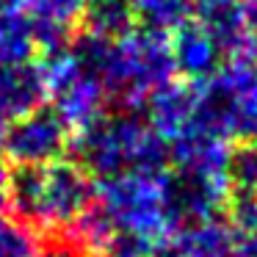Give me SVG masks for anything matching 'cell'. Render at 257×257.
Wrapping results in <instances>:
<instances>
[{
	"instance_id": "e0dca14e",
	"label": "cell",
	"mask_w": 257,
	"mask_h": 257,
	"mask_svg": "<svg viewBox=\"0 0 257 257\" xmlns=\"http://www.w3.org/2000/svg\"><path fill=\"white\" fill-rule=\"evenodd\" d=\"M0 257H42L39 243L25 227L0 218Z\"/></svg>"
},
{
	"instance_id": "7402d4cb",
	"label": "cell",
	"mask_w": 257,
	"mask_h": 257,
	"mask_svg": "<svg viewBox=\"0 0 257 257\" xmlns=\"http://www.w3.org/2000/svg\"><path fill=\"white\" fill-rule=\"evenodd\" d=\"M28 0H0V6H25Z\"/></svg>"
},
{
	"instance_id": "ffe728a7",
	"label": "cell",
	"mask_w": 257,
	"mask_h": 257,
	"mask_svg": "<svg viewBox=\"0 0 257 257\" xmlns=\"http://www.w3.org/2000/svg\"><path fill=\"white\" fill-rule=\"evenodd\" d=\"M150 257H172V249H169V240H166V243H161V246H158V249L152 251Z\"/></svg>"
},
{
	"instance_id": "9a60e30c",
	"label": "cell",
	"mask_w": 257,
	"mask_h": 257,
	"mask_svg": "<svg viewBox=\"0 0 257 257\" xmlns=\"http://www.w3.org/2000/svg\"><path fill=\"white\" fill-rule=\"evenodd\" d=\"M191 3L194 0H130V9L144 28L172 34L191 20Z\"/></svg>"
},
{
	"instance_id": "9c48e42d",
	"label": "cell",
	"mask_w": 257,
	"mask_h": 257,
	"mask_svg": "<svg viewBox=\"0 0 257 257\" xmlns=\"http://www.w3.org/2000/svg\"><path fill=\"white\" fill-rule=\"evenodd\" d=\"M191 20L221 47L224 56L251 53L243 31V9L240 0H194Z\"/></svg>"
},
{
	"instance_id": "4fadbf2b",
	"label": "cell",
	"mask_w": 257,
	"mask_h": 257,
	"mask_svg": "<svg viewBox=\"0 0 257 257\" xmlns=\"http://www.w3.org/2000/svg\"><path fill=\"white\" fill-rule=\"evenodd\" d=\"M36 50L31 14L23 6H0V64L31 61Z\"/></svg>"
},
{
	"instance_id": "7c38bea8",
	"label": "cell",
	"mask_w": 257,
	"mask_h": 257,
	"mask_svg": "<svg viewBox=\"0 0 257 257\" xmlns=\"http://www.w3.org/2000/svg\"><path fill=\"white\" fill-rule=\"evenodd\" d=\"M235 227L218 218H202L177 227L169 238L172 257H232Z\"/></svg>"
},
{
	"instance_id": "5b68a950",
	"label": "cell",
	"mask_w": 257,
	"mask_h": 257,
	"mask_svg": "<svg viewBox=\"0 0 257 257\" xmlns=\"http://www.w3.org/2000/svg\"><path fill=\"white\" fill-rule=\"evenodd\" d=\"M75 150V163L97 177L144 169L161 172L169 163V150L163 139L150 127V122L136 113H102L89 127L78 130V139L69 141Z\"/></svg>"
},
{
	"instance_id": "2e32d148",
	"label": "cell",
	"mask_w": 257,
	"mask_h": 257,
	"mask_svg": "<svg viewBox=\"0 0 257 257\" xmlns=\"http://www.w3.org/2000/svg\"><path fill=\"white\" fill-rule=\"evenodd\" d=\"M229 196L257 199V144H243L229 161Z\"/></svg>"
},
{
	"instance_id": "ac0fdd59",
	"label": "cell",
	"mask_w": 257,
	"mask_h": 257,
	"mask_svg": "<svg viewBox=\"0 0 257 257\" xmlns=\"http://www.w3.org/2000/svg\"><path fill=\"white\" fill-rule=\"evenodd\" d=\"M232 257H257V229H235Z\"/></svg>"
},
{
	"instance_id": "3957f363",
	"label": "cell",
	"mask_w": 257,
	"mask_h": 257,
	"mask_svg": "<svg viewBox=\"0 0 257 257\" xmlns=\"http://www.w3.org/2000/svg\"><path fill=\"white\" fill-rule=\"evenodd\" d=\"M91 210L108 227V232L163 240L172 238L177 229L166 199V169H130L100 177L94 185Z\"/></svg>"
},
{
	"instance_id": "8992f818",
	"label": "cell",
	"mask_w": 257,
	"mask_h": 257,
	"mask_svg": "<svg viewBox=\"0 0 257 257\" xmlns=\"http://www.w3.org/2000/svg\"><path fill=\"white\" fill-rule=\"evenodd\" d=\"M45 78V97H50V108L64 119L69 130H83L105 113L108 94L100 78L78 58V53L67 45L47 50L39 61Z\"/></svg>"
},
{
	"instance_id": "6da1fadb",
	"label": "cell",
	"mask_w": 257,
	"mask_h": 257,
	"mask_svg": "<svg viewBox=\"0 0 257 257\" xmlns=\"http://www.w3.org/2000/svg\"><path fill=\"white\" fill-rule=\"evenodd\" d=\"M78 58L100 78L108 97L130 108H141L152 91L174 80L169 34L152 28H130L116 39H102L94 34H80L69 42Z\"/></svg>"
},
{
	"instance_id": "d6986e66",
	"label": "cell",
	"mask_w": 257,
	"mask_h": 257,
	"mask_svg": "<svg viewBox=\"0 0 257 257\" xmlns=\"http://www.w3.org/2000/svg\"><path fill=\"white\" fill-rule=\"evenodd\" d=\"M240 9H243L246 42H249L251 53H257V0H240Z\"/></svg>"
},
{
	"instance_id": "8fae6325",
	"label": "cell",
	"mask_w": 257,
	"mask_h": 257,
	"mask_svg": "<svg viewBox=\"0 0 257 257\" xmlns=\"http://www.w3.org/2000/svg\"><path fill=\"white\" fill-rule=\"evenodd\" d=\"M169 47H172V58H174V69L180 75L199 83L207 75H213L224 61V53L194 20L183 23L177 31H172L169 36Z\"/></svg>"
},
{
	"instance_id": "30bf717a",
	"label": "cell",
	"mask_w": 257,
	"mask_h": 257,
	"mask_svg": "<svg viewBox=\"0 0 257 257\" xmlns=\"http://www.w3.org/2000/svg\"><path fill=\"white\" fill-rule=\"evenodd\" d=\"M45 100V78L39 61L0 64V119H14L31 113Z\"/></svg>"
},
{
	"instance_id": "7a4b0ae2",
	"label": "cell",
	"mask_w": 257,
	"mask_h": 257,
	"mask_svg": "<svg viewBox=\"0 0 257 257\" xmlns=\"http://www.w3.org/2000/svg\"><path fill=\"white\" fill-rule=\"evenodd\" d=\"M6 205L20 218L45 227L78 224L94 205V183L75 161L14 166L6 172Z\"/></svg>"
},
{
	"instance_id": "52a82bcc",
	"label": "cell",
	"mask_w": 257,
	"mask_h": 257,
	"mask_svg": "<svg viewBox=\"0 0 257 257\" xmlns=\"http://www.w3.org/2000/svg\"><path fill=\"white\" fill-rule=\"evenodd\" d=\"M69 133L64 119L50 105H39L31 113L6 124L3 155L14 166H36V163L58 161L69 150Z\"/></svg>"
},
{
	"instance_id": "44dd1931",
	"label": "cell",
	"mask_w": 257,
	"mask_h": 257,
	"mask_svg": "<svg viewBox=\"0 0 257 257\" xmlns=\"http://www.w3.org/2000/svg\"><path fill=\"white\" fill-rule=\"evenodd\" d=\"M6 119H0V155H3V141H6Z\"/></svg>"
},
{
	"instance_id": "5bb4252c",
	"label": "cell",
	"mask_w": 257,
	"mask_h": 257,
	"mask_svg": "<svg viewBox=\"0 0 257 257\" xmlns=\"http://www.w3.org/2000/svg\"><path fill=\"white\" fill-rule=\"evenodd\" d=\"M80 25L86 34L116 39L130 28H136V17L130 0H86L83 12H80Z\"/></svg>"
},
{
	"instance_id": "ba28073f",
	"label": "cell",
	"mask_w": 257,
	"mask_h": 257,
	"mask_svg": "<svg viewBox=\"0 0 257 257\" xmlns=\"http://www.w3.org/2000/svg\"><path fill=\"white\" fill-rule=\"evenodd\" d=\"M141 108L147 111V122L163 139V144H172L177 136H183L185 130H191L196 124L194 86L191 83L169 80L166 86L152 91Z\"/></svg>"
},
{
	"instance_id": "277c9868",
	"label": "cell",
	"mask_w": 257,
	"mask_h": 257,
	"mask_svg": "<svg viewBox=\"0 0 257 257\" xmlns=\"http://www.w3.org/2000/svg\"><path fill=\"white\" fill-rule=\"evenodd\" d=\"M194 86L196 124L238 144H257V53H238Z\"/></svg>"
}]
</instances>
